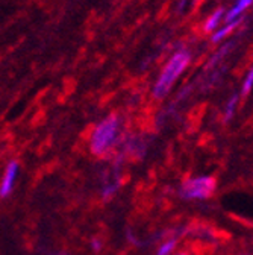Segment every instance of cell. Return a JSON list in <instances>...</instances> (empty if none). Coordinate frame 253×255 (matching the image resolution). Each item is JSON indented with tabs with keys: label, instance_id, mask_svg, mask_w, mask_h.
Returning <instances> with one entry per match:
<instances>
[{
	"label": "cell",
	"instance_id": "1",
	"mask_svg": "<svg viewBox=\"0 0 253 255\" xmlns=\"http://www.w3.org/2000/svg\"><path fill=\"white\" fill-rule=\"evenodd\" d=\"M121 141V119L115 114L103 119L91 134L89 149L94 155L105 156Z\"/></svg>",
	"mask_w": 253,
	"mask_h": 255
},
{
	"label": "cell",
	"instance_id": "2",
	"mask_svg": "<svg viewBox=\"0 0 253 255\" xmlns=\"http://www.w3.org/2000/svg\"><path fill=\"white\" fill-rule=\"evenodd\" d=\"M189 61H191V53H189L186 49L177 50L170 58V61L163 69L160 78L156 79V82L153 85V96L156 99H164L166 96L170 93L173 84L180 78V75L189 66Z\"/></svg>",
	"mask_w": 253,
	"mask_h": 255
},
{
	"label": "cell",
	"instance_id": "3",
	"mask_svg": "<svg viewBox=\"0 0 253 255\" xmlns=\"http://www.w3.org/2000/svg\"><path fill=\"white\" fill-rule=\"evenodd\" d=\"M215 179L212 176L189 178L180 185V196L188 201H203L214 195Z\"/></svg>",
	"mask_w": 253,
	"mask_h": 255
},
{
	"label": "cell",
	"instance_id": "4",
	"mask_svg": "<svg viewBox=\"0 0 253 255\" xmlns=\"http://www.w3.org/2000/svg\"><path fill=\"white\" fill-rule=\"evenodd\" d=\"M17 176H18V163L17 161H11L6 166L3 178H2V182H0V198H8L12 193L15 181H17Z\"/></svg>",
	"mask_w": 253,
	"mask_h": 255
},
{
	"label": "cell",
	"instance_id": "5",
	"mask_svg": "<svg viewBox=\"0 0 253 255\" xmlns=\"http://www.w3.org/2000/svg\"><path fill=\"white\" fill-rule=\"evenodd\" d=\"M252 5V0H237V3L225 14V23H232V21H240L243 12Z\"/></svg>",
	"mask_w": 253,
	"mask_h": 255
},
{
	"label": "cell",
	"instance_id": "6",
	"mask_svg": "<svg viewBox=\"0 0 253 255\" xmlns=\"http://www.w3.org/2000/svg\"><path fill=\"white\" fill-rule=\"evenodd\" d=\"M223 20H225V9L223 8H218L205 21V30L206 32H212V30L218 29L221 26V21H223Z\"/></svg>",
	"mask_w": 253,
	"mask_h": 255
},
{
	"label": "cell",
	"instance_id": "7",
	"mask_svg": "<svg viewBox=\"0 0 253 255\" xmlns=\"http://www.w3.org/2000/svg\"><path fill=\"white\" fill-rule=\"evenodd\" d=\"M241 21V20H240ZM240 21H232V23H225V26H220L218 29H215L214 32V35H212V43H220V41H223L231 32L240 24Z\"/></svg>",
	"mask_w": 253,
	"mask_h": 255
},
{
	"label": "cell",
	"instance_id": "8",
	"mask_svg": "<svg viewBox=\"0 0 253 255\" xmlns=\"http://www.w3.org/2000/svg\"><path fill=\"white\" fill-rule=\"evenodd\" d=\"M238 102H240V96H238V94L231 96V99H229L228 104H226V110H225V116H223L225 122H229V120L235 116L237 108H238Z\"/></svg>",
	"mask_w": 253,
	"mask_h": 255
},
{
	"label": "cell",
	"instance_id": "9",
	"mask_svg": "<svg viewBox=\"0 0 253 255\" xmlns=\"http://www.w3.org/2000/svg\"><path fill=\"white\" fill-rule=\"evenodd\" d=\"M176 243H177V237H171V239L166 240L160 248H158L156 255H170L173 252V249L176 248Z\"/></svg>",
	"mask_w": 253,
	"mask_h": 255
},
{
	"label": "cell",
	"instance_id": "10",
	"mask_svg": "<svg viewBox=\"0 0 253 255\" xmlns=\"http://www.w3.org/2000/svg\"><path fill=\"white\" fill-rule=\"evenodd\" d=\"M229 47H231V44H226L223 49H220V50H218V52H217V53H215V55L211 58V61L208 62V69H212V67L215 66V64H217V62H218L221 58H223V56H225V55L229 52Z\"/></svg>",
	"mask_w": 253,
	"mask_h": 255
},
{
	"label": "cell",
	"instance_id": "11",
	"mask_svg": "<svg viewBox=\"0 0 253 255\" xmlns=\"http://www.w3.org/2000/svg\"><path fill=\"white\" fill-rule=\"evenodd\" d=\"M252 82H253V72L249 70V73H247V76H246V79H244V82H243V88H241V94H243V96H246V94L250 93V90H252Z\"/></svg>",
	"mask_w": 253,
	"mask_h": 255
},
{
	"label": "cell",
	"instance_id": "12",
	"mask_svg": "<svg viewBox=\"0 0 253 255\" xmlns=\"http://www.w3.org/2000/svg\"><path fill=\"white\" fill-rule=\"evenodd\" d=\"M100 248H102V243L99 240H92V249L94 251H100Z\"/></svg>",
	"mask_w": 253,
	"mask_h": 255
},
{
	"label": "cell",
	"instance_id": "13",
	"mask_svg": "<svg viewBox=\"0 0 253 255\" xmlns=\"http://www.w3.org/2000/svg\"><path fill=\"white\" fill-rule=\"evenodd\" d=\"M176 255H186V254H183V252H180V254H176Z\"/></svg>",
	"mask_w": 253,
	"mask_h": 255
},
{
	"label": "cell",
	"instance_id": "14",
	"mask_svg": "<svg viewBox=\"0 0 253 255\" xmlns=\"http://www.w3.org/2000/svg\"><path fill=\"white\" fill-rule=\"evenodd\" d=\"M56 255H66V254H56Z\"/></svg>",
	"mask_w": 253,
	"mask_h": 255
}]
</instances>
